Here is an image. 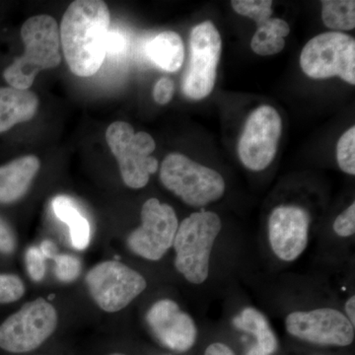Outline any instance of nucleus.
I'll return each mask as SVG.
<instances>
[{"mask_svg": "<svg viewBox=\"0 0 355 355\" xmlns=\"http://www.w3.org/2000/svg\"><path fill=\"white\" fill-rule=\"evenodd\" d=\"M160 181L167 190L193 207H203L220 200L226 189L218 172L181 153L166 156L160 168Z\"/></svg>", "mask_w": 355, "mask_h": 355, "instance_id": "nucleus-4", "label": "nucleus"}, {"mask_svg": "<svg viewBox=\"0 0 355 355\" xmlns=\"http://www.w3.org/2000/svg\"><path fill=\"white\" fill-rule=\"evenodd\" d=\"M221 51V36L214 23L205 21L193 28L190 62L182 81L184 96L193 100H202L212 92Z\"/></svg>", "mask_w": 355, "mask_h": 355, "instance_id": "nucleus-9", "label": "nucleus"}, {"mask_svg": "<svg viewBox=\"0 0 355 355\" xmlns=\"http://www.w3.org/2000/svg\"><path fill=\"white\" fill-rule=\"evenodd\" d=\"M40 167L41 162L34 155L22 156L0 166V205H11L24 198Z\"/></svg>", "mask_w": 355, "mask_h": 355, "instance_id": "nucleus-15", "label": "nucleus"}, {"mask_svg": "<svg viewBox=\"0 0 355 355\" xmlns=\"http://www.w3.org/2000/svg\"><path fill=\"white\" fill-rule=\"evenodd\" d=\"M282 121L279 112L268 105L252 112L238 144L242 164L254 172L266 169L277 155Z\"/></svg>", "mask_w": 355, "mask_h": 355, "instance_id": "nucleus-11", "label": "nucleus"}, {"mask_svg": "<svg viewBox=\"0 0 355 355\" xmlns=\"http://www.w3.org/2000/svg\"><path fill=\"white\" fill-rule=\"evenodd\" d=\"M128 42L125 37L118 30H109L105 42L106 55L120 57L127 50Z\"/></svg>", "mask_w": 355, "mask_h": 355, "instance_id": "nucleus-28", "label": "nucleus"}, {"mask_svg": "<svg viewBox=\"0 0 355 355\" xmlns=\"http://www.w3.org/2000/svg\"><path fill=\"white\" fill-rule=\"evenodd\" d=\"M25 293L24 282L15 275H0V303H12Z\"/></svg>", "mask_w": 355, "mask_h": 355, "instance_id": "nucleus-25", "label": "nucleus"}, {"mask_svg": "<svg viewBox=\"0 0 355 355\" xmlns=\"http://www.w3.org/2000/svg\"><path fill=\"white\" fill-rule=\"evenodd\" d=\"M247 355H268V354H266L265 350H263V349H261V347H259V345H254V347H252V349H250L249 352H248Z\"/></svg>", "mask_w": 355, "mask_h": 355, "instance_id": "nucleus-34", "label": "nucleus"}, {"mask_svg": "<svg viewBox=\"0 0 355 355\" xmlns=\"http://www.w3.org/2000/svg\"><path fill=\"white\" fill-rule=\"evenodd\" d=\"M25 261L31 279L36 282H42L46 275V258L41 249L38 247L29 248L26 252Z\"/></svg>", "mask_w": 355, "mask_h": 355, "instance_id": "nucleus-26", "label": "nucleus"}, {"mask_svg": "<svg viewBox=\"0 0 355 355\" xmlns=\"http://www.w3.org/2000/svg\"><path fill=\"white\" fill-rule=\"evenodd\" d=\"M232 324L237 330L254 336L258 342L257 345L268 355L272 354L277 349L279 342L277 336L273 333L270 322L260 310L254 307L244 308L234 317Z\"/></svg>", "mask_w": 355, "mask_h": 355, "instance_id": "nucleus-19", "label": "nucleus"}, {"mask_svg": "<svg viewBox=\"0 0 355 355\" xmlns=\"http://www.w3.org/2000/svg\"><path fill=\"white\" fill-rule=\"evenodd\" d=\"M39 98L29 90L0 88V133L17 123L32 120L38 111Z\"/></svg>", "mask_w": 355, "mask_h": 355, "instance_id": "nucleus-16", "label": "nucleus"}, {"mask_svg": "<svg viewBox=\"0 0 355 355\" xmlns=\"http://www.w3.org/2000/svg\"><path fill=\"white\" fill-rule=\"evenodd\" d=\"M345 315L347 319L352 322V324L355 326V297L354 295L350 296L347 299L345 305Z\"/></svg>", "mask_w": 355, "mask_h": 355, "instance_id": "nucleus-33", "label": "nucleus"}, {"mask_svg": "<svg viewBox=\"0 0 355 355\" xmlns=\"http://www.w3.org/2000/svg\"><path fill=\"white\" fill-rule=\"evenodd\" d=\"M221 229L220 217L207 210L193 212L179 224L173 243L175 268L187 282L198 286L209 277L210 257Z\"/></svg>", "mask_w": 355, "mask_h": 355, "instance_id": "nucleus-3", "label": "nucleus"}, {"mask_svg": "<svg viewBox=\"0 0 355 355\" xmlns=\"http://www.w3.org/2000/svg\"><path fill=\"white\" fill-rule=\"evenodd\" d=\"M91 297L105 312L116 313L146 291V279L137 270L118 261L93 266L85 277Z\"/></svg>", "mask_w": 355, "mask_h": 355, "instance_id": "nucleus-8", "label": "nucleus"}, {"mask_svg": "<svg viewBox=\"0 0 355 355\" xmlns=\"http://www.w3.org/2000/svg\"><path fill=\"white\" fill-rule=\"evenodd\" d=\"M310 216L299 205H282L268 218V242L280 261L291 263L304 253L309 241Z\"/></svg>", "mask_w": 355, "mask_h": 355, "instance_id": "nucleus-13", "label": "nucleus"}, {"mask_svg": "<svg viewBox=\"0 0 355 355\" xmlns=\"http://www.w3.org/2000/svg\"><path fill=\"white\" fill-rule=\"evenodd\" d=\"M110 355H125V354H110Z\"/></svg>", "mask_w": 355, "mask_h": 355, "instance_id": "nucleus-35", "label": "nucleus"}, {"mask_svg": "<svg viewBox=\"0 0 355 355\" xmlns=\"http://www.w3.org/2000/svg\"><path fill=\"white\" fill-rule=\"evenodd\" d=\"M300 65L313 79L338 76L355 84V40L340 32L317 35L303 48Z\"/></svg>", "mask_w": 355, "mask_h": 355, "instance_id": "nucleus-6", "label": "nucleus"}, {"mask_svg": "<svg viewBox=\"0 0 355 355\" xmlns=\"http://www.w3.org/2000/svg\"><path fill=\"white\" fill-rule=\"evenodd\" d=\"M336 160L345 174L355 175V127L347 130L336 144Z\"/></svg>", "mask_w": 355, "mask_h": 355, "instance_id": "nucleus-23", "label": "nucleus"}, {"mask_svg": "<svg viewBox=\"0 0 355 355\" xmlns=\"http://www.w3.org/2000/svg\"><path fill=\"white\" fill-rule=\"evenodd\" d=\"M53 261L55 263V277L60 282L69 284L74 282L80 275L81 261L76 257L58 254Z\"/></svg>", "mask_w": 355, "mask_h": 355, "instance_id": "nucleus-24", "label": "nucleus"}, {"mask_svg": "<svg viewBox=\"0 0 355 355\" xmlns=\"http://www.w3.org/2000/svg\"><path fill=\"white\" fill-rule=\"evenodd\" d=\"M205 355H236L227 345L222 343H214L205 349Z\"/></svg>", "mask_w": 355, "mask_h": 355, "instance_id": "nucleus-31", "label": "nucleus"}, {"mask_svg": "<svg viewBox=\"0 0 355 355\" xmlns=\"http://www.w3.org/2000/svg\"><path fill=\"white\" fill-rule=\"evenodd\" d=\"M322 20L324 24L336 31L352 30L355 27V1L354 0H323Z\"/></svg>", "mask_w": 355, "mask_h": 355, "instance_id": "nucleus-20", "label": "nucleus"}, {"mask_svg": "<svg viewBox=\"0 0 355 355\" xmlns=\"http://www.w3.org/2000/svg\"><path fill=\"white\" fill-rule=\"evenodd\" d=\"M21 38L24 53L4 70L3 77L11 87L28 90L39 72L60 64V28L53 17L42 14L26 20Z\"/></svg>", "mask_w": 355, "mask_h": 355, "instance_id": "nucleus-2", "label": "nucleus"}, {"mask_svg": "<svg viewBox=\"0 0 355 355\" xmlns=\"http://www.w3.org/2000/svg\"><path fill=\"white\" fill-rule=\"evenodd\" d=\"M58 312L44 298L26 303L0 324V349L24 354L38 349L55 331Z\"/></svg>", "mask_w": 355, "mask_h": 355, "instance_id": "nucleus-7", "label": "nucleus"}, {"mask_svg": "<svg viewBox=\"0 0 355 355\" xmlns=\"http://www.w3.org/2000/svg\"><path fill=\"white\" fill-rule=\"evenodd\" d=\"M146 319L153 335L168 349L186 352L195 345L198 336L195 321L172 299L153 303Z\"/></svg>", "mask_w": 355, "mask_h": 355, "instance_id": "nucleus-14", "label": "nucleus"}, {"mask_svg": "<svg viewBox=\"0 0 355 355\" xmlns=\"http://www.w3.org/2000/svg\"><path fill=\"white\" fill-rule=\"evenodd\" d=\"M336 235L342 238H349L355 232V203H352L336 217L333 225Z\"/></svg>", "mask_w": 355, "mask_h": 355, "instance_id": "nucleus-27", "label": "nucleus"}, {"mask_svg": "<svg viewBox=\"0 0 355 355\" xmlns=\"http://www.w3.org/2000/svg\"><path fill=\"white\" fill-rule=\"evenodd\" d=\"M51 207L58 218L69 225L72 246L80 251L85 250L90 243L91 226L76 203L69 197L58 196L51 202Z\"/></svg>", "mask_w": 355, "mask_h": 355, "instance_id": "nucleus-18", "label": "nucleus"}, {"mask_svg": "<svg viewBox=\"0 0 355 355\" xmlns=\"http://www.w3.org/2000/svg\"><path fill=\"white\" fill-rule=\"evenodd\" d=\"M286 46V40L266 27H258L251 41V49L261 57L277 55Z\"/></svg>", "mask_w": 355, "mask_h": 355, "instance_id": "nucleus-22", "label": "nucleus"}, {"mask_svg": "<svg viewBox=\"0 0 355 355\" xmlns=\"http://www.w3.org/2000/svg\"><path fill=\"white\" fill-rule=\"evenodd\" d=\"M284 323L289 335L314 345L347 347L354 340V324L334 308L293 311Z\"/></svg>", "mask_w": 355, "mask_h": 355, "instance_id": "nucleus-12", "label": "nucleus"}, {"mask_svg": "<svg viewBox=\"0 0 355 355\" xmlns=\"http://www.w3.org/2000/svg\"><path fill=\"white\" fill-rule=\"evenodd\" d=\"M146 53L159 69L176 72L184 64L183 40L179 34L173 31L160 33L147 43Z\"/></svg>", "mask_w": 355, "mask_h": 355, "instance_id": "nucleus-17", "label": "nucleus"}, {"mask_svg": "<svg viewBox=\"0 0 355 355\" xmlns=\"http://www.w3.org/2000/svg\"><path fill=\"white\" fill-rule=\"evenodd\" d=\"M16 236L6 219L0 216V254H10L16 249Z\"/></svg>", "mask_w": 355, "mask_h": 355, "instance_id": "nucleus-30", "label": "nucleus"}, {"mask_svg": "<svg viewBox=\"0 0 355 355\" xmlns=\"http://www.w3.org/2000/svg\"><path fill=\"white\" fill-rule=\"evenodd\" d=\"M111 15L101 0H76L62 16L60 40L65 60L77 76L89 77L101 69Z\"/></svg>", "mask_w": 355, "mask_h": 355, "instance_id": "nucleus-1", "label": "nucleus"}, {"mask_svg": "<svg viewBox=\"0 0 355 355\" xmlns=\"http://www.w3.org/2000/svg\"><path fill=\"white\" fill-rule=\"evenodd\" d=\"M231 6L236 13L251 18L258 26L272 18V1L270 0H234L231 1Z\"/></svg>", "mask_w": 355, "mask_h": 355, "instance_id": "nucleus-21", "label": "nucleus"}, {"mask_svg": "<svg viewBox=\"0 0 355 355\" xmlns=\"http://www.w3.org/2000/svg\"><path fill=\"white\" fill-rule=\"evenodd\" d=\"M40 249L46 259H53V260L58 254L57 246L53 244V242L48 241V240L42 243Z\"/></svg>", "mask_w": 355, "mask_h": 355, "instance_id": "nucleus-32", "label": "nucleus"}, {"mask_svg": "<svg viewBox=\"0 0 355 355\" xmlns=\"http://www.w3.org/2000/svg\"><path fill=\"white\" fill-rule=\"evenodd\" d=\"M179 221L171 205L149 198L142 205L141 224L128 235L130 251L147 261H160L173 247Z\"/></svg>", "mask_w": 355, "mask_h": 355, "instance_id": "nucleus-10", "label": "nucleus"}, {"mask_svg": "<svg viewBox=\"0 0 355 355\" xmlns=\"http://www.w3.org/2000/svg\"><path fill=\"white\" fill-rule=\"evenodd\" d=\"M106 141L118 160L123 183L139 190L149 182L150 175L158 170L157 159L153 157L156 144L149 133H135L125 121H114L106 130Z\"/></svg>", "mask_w": 355, "mask_h": 355, "instance_id": "nucleus-5", "label": "nucleus"}, {"mask_svg": "<svg viewBox=\"0 0 355 355\" xmlns=\"http://www.w3.org/2000/svg\"><path fill=\"white\" fill-rule=\"evenodd\" d=\"M175 93L174 83L168 77L159 79L153 88L154 101L159 105H166L171 101Z\"/></svg>", "mask_w": 355, "mask_h": 355, "instance_id": "nucleus-29", "label": "nucleus"}]
</instances>
